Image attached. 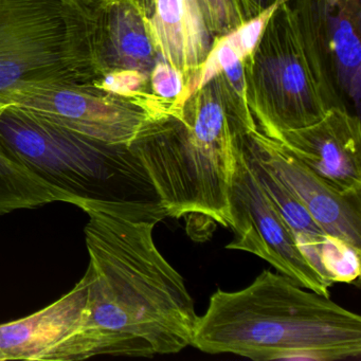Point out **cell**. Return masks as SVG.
Wrapping results in <instances>:
<instances>
[{"label": "cell", "mask_w": 361, "mask_h": 361, "mask_svg": "<svg viewBox=\"0 0 361 361\" xmlns=\"http://www.w3.org/2000/svg\"><path fill=\"white\" fill-rule=\"evenodd\" d=\"M191 345L252 360H343L361 354V317L284 274L263 270L244 288L211 295Z\"/></svg>", "instance_id": "cell-3"}, {"label": "cell", "mask_w": 361, "mask_h": 361, "mask_svg": "<svg viewBox=\"0 0 361 361\" xmlns=\"http://www.w3.org/2000/svg\"><path fill=\"white\" fill-rule=\"evenodd\" d=\"M244 66L249 107L257 130L268 138L312 126L333 107H345L327 86L289 1L274 10Z\"/></svg>", "instance_id": "cell-6"}, {"label": "cell", "mask_w": 361, "mask_h": 361, "mask_svg": "<svg viewBox=\"0 0 361 361\" xmlns=\"http://www.w3.org/2000/svg\"><path fill=\"white\" fill-rule=\"evenodd\" d=\"M68 1L88 18L94 20L97 13L100 11L103 6L109 3V0H68Z\"/></svg>", "instance_id": "cell-21"}, {"label": "cell", "mask_w": 361, "mask_h": 361, "mask_svg": "<svg viewBox=\"0 0 361 361\" xmlns=\"http://www.w3.org/2000/svg\"><path fill=\"white\" fill-rule=\"evenodd\" d=\"M175 104L153 92L120 96L94 84L30 88L16 92L9 101V105L50 123L103 142L124 145H130L152 120L170 115Z\"/></svg>", "instance_id": "cell-8"}, {"label": "cell", "mask_w": 361, "mask_h": 361, "mask_svg": "<svg viewBox=\"0 0 361 361\" xmlns=\"http://www.w3.org/2000/svg\"><path fill=\"white\" fill-rule=\"evenodd\" d=\"M247 139L236 154L230 180L229 223L234 238L226 246L268 262L304 288L329 297V284L314 269L293 232L266 193L247 153Z\"/></svg>", "instance_id": "cell-9"}, {"label": "cell", "mask_w": 361, "mask_h": 361, "mask_svg": "<svg viewBox=\"0 0 361 361\" xmlns=\"http://www.w3.org/2000/svg\"><path fill=\"white\" fill-rule=\"evenodd\" d=\"M272 140L338 191L361 195L360 118L350 109L333 107L320 121Z\"/></svg>", "instance_id": "cell-12"}, {"label": "cell", "mask_w": 361, "mask_h": 361, "mask_svg": "<svg viewBox=\"0 0 361 361\" xmlns=\"http://www.w3.org/2000/svg\"><path fill=\"white\" fill-rule=\"evenodd\" d=\"M247 153L264 190L293 232L302 253L314 269L331 285L358 280L360 249L327 234L293 192L253 157L248 147Z\"/></svg>", "instance_id": "cell-13"}, {"label": "cell", "mask_w": 361, "mask_h": 361, "mask_svg": "<svg viewBox=\"0 0 361 361\" xmlns=\"http://www.w3.org/2000/svg\"><path fill=\"white\" fill-rule=\"evenodd\" d=\"M141 0H109L94 20V50L102 75L134 71L151 75L160 56Z\"/></svg>", "instance_id": "cell-14"}, {"label": "cell", "mask_w": 361, "mask_h": 361, "mask_svg": "<svg viewBox=\"0 0 361 361\" xmlns=\"http://www.w3.org/2000/svg\"><path fill=\"white\" fill-rule=\"evenodd\" d=\"M247 147L293 192L327 234L361 250V195L338 191L257 130L249 135Z\"/></svg>", "instance_id": "cell-11"}, {"label": "cell", "mask_w": 361, "mask_h": 361, "mask_svg": "<svg viewBox=\"0 0 361 361\" xmlns=\"http://www.w3.org/2000/svg\"><path fill=\"white\" fill-rule=\"evenodd\" d=\"M304 41L343 106H360L361 0H295Z\"/></svg>", "instance_id": "cell-10"}, {"label": "cell", "mask_w": 361, "mask_h": 361, "mask_svg": "<svg viewBox=\"0 0 361 361\" xmlns=\"http://www.w3.org/2000/svg\"><path fill=\"white\" fill-rule=\"evenodd\" d=\"M100 90L120 96H136L152 92L149 77L134 71H109L94 82Z\"/></svg>", "instance_id": "cell-19"}, {"label": "cell", "mask_w": 361, "mask_h": 361, "mask_svg": "<svg viewBox=\"0 0 361 361\" xmlns=\"http://www.w3.org/2000/svg\"><path fill=\"white\" fill-rule=\"evenodd\" d=\"M85 279L47 307L0 324V361L84 360L99 355L147 357L130 340L92 324Z\"/></svg>", "instance_id": "cell-7"}, {"label": "cell", "mask_w": 361, "mask_h": 361, "mask_svg": "<svg viewBox=\"0 0 361 361\" xmlns=\"http://www.w3.org/2000/svg\"><path fill=\"white\" fill-rule=\"evenodd\" d=\"M198 3L214 39L230 35L244 24L231 0H198Z\"/></svg>", "instance_id": "cell-16"}, {"label": "cell", "mask_w": 361, "mask_h": 361, "mask_svg": "<svg viewBox=\"0 0 361 361\" xmlns=\"http://www.w3.org/2000/svg\"><path fill=\"white\" fill-rule=\"evenodd\" d=\"M149 27L160 59L179 71L189 98L200 83L214 37L198 0H153Z\"/></svg>", "instance_id": "cell-15"}, {"label": "cell", "mask_w": 361, "mask_h": 361, "mask_svg": "<svg viewBox=\"0 0 361 361\" xmlns=\"http://www.w3.org/2000/svg\"><path fill=\"white\" fill-rule=\"evenodd\" d=\"M94 20L68 0H0V114L16 92L94 84Z\"/></svg>", "instance_id": "cell-5"}, {"label": "cell", "mask_w": 361, "mask_h": 361, "mask_svg": "<svg viewBox=\"0 0 361 361\" xmlns=\"http://www.w3.org/2000/svg\"><path fill=\"white\" fill-rule=\"evenodd\" d=\"M0 138L30 172L63 194L69 204L157 198L128 145L84 136L13 105L0 114Z\"/></svg>", "instance_id": "cell-4"}, {"label": "cell", "mask_w": 361, "mask_h": 361, "mask_svg": "<svg viewBox=\"0 0 361 361\" xmlns=\"http://www.w3.org/2000/svg\"><path fill=\"white\" fill-rule=\"evenodd\" d=\"M231 1L240 20L245 23L259 16L278 1H289V0H231Z\"/></svg>", "instance_id": "cell-20"}, {"label": "cell", "mask_w": 361, "mask_h": 361, "mask_svg": "<svg viewBox=\"0 0 361 361\" xmlns=\"http://www.w3.org/2000/svg\"><path fill=\"white\" fill-rule=\"evenodd\" d=\"M90 265L86 306L92 324L138 344L147 357L191 345L198 314L183 276L154 240L166 215L159 200L79 202Z\"/></svg>", "instance_id": "cell-1"}, {"label": "cell", "mask_w": 361, "mask_h": 361, "mask_svg": "<svg viewBox=\"0 0 361 361\" xmlns=\"http://www.w3.org/2000/svg\"><path fill=\"white\" fill-rule=\"evenodd\" d=\"M257 130L250 107L219 73L170 115L145 124L128 147L168 217L228 227L234 160Z\"/></svg>", "instance_id": "cell-2"}, {"label": "cell", "mask_w": 361, "mask_h": 361, "mask_svg": "<svg viewBox=\"0 0 361 361\" xmlns=\"http://www.w3.org/2000/svg\"><path fill=\"white\" fill-rule=\"evenodd\" d=\"M149 85L155 96L183 104L188 99L185 82L181 73L159 59L149 75Z\"/></svg>", "instance_id": "cell-17"}, {"label": "cell", "mask_w": 361, "mask_h": 361, "mask_svg": "<svg viewBox=\"0 0 361 361\" xmlns=\"http://www.w3.org/2000/svg\"><path fill=\"white\" fill-rule=\"evenodd\" d=\"M282 3H286V1H278L271 7L266 9L265 11L259 13V16L240 25L233 32L226 35V39L242 60H245L255 50V46L257 45L262 35H263L264 29H265L268 20H269L270 16L274 13L276 7Z\"/></svg>", "instance_id": "cell-18"}]
</instances>
